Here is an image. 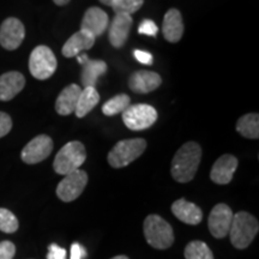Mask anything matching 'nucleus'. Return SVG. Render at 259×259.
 <instances>
[{
    "instance_id": "1",
    "label": "nucleus",
    "mask_w": 259,
    "mask_h": 259,
    "mask_svg": "<svg viewBox=\"0 0 259 259\" xmlns=\"http://www.w3.org/2000/svg\"><path fill=\"white\" fill-rule=\"evenodd\" d=\"M202 160V148L196 142H187L174 155L170 173L178 183H189L196 176Z\"/></svg>"
},
{
    "instance_id": "2",
    "label": "nucleus",
    "mask_w": 259,
    "mask_h": 259,
    "mask_svg": "<svg viewBox=\"0 0 259 259\" xmlns=\"http://www.w3.org/2000/svg\"><path fill=\"white\" fill-rule=\"evenodd\" d=\"M259 231V223L254 216L246 211H239L233 215L231 229L232 245L239 250H244L253 241Z\"/></svg>"
},
{
    "instance_id": "3",
    "label": "nucleus",
    "mask_w": 259,
    "mask_h": 259,
    "mask_svg": "<svg viewBox=\"0 0 259 259\" xmlns=\"http://www.w3.org/2000/svg\"><path fill=\"white\" fill-rule=\"evenodd\" d=\"M87 160V150L83 143L78 141L69 142L58 151L53 162L56 173L67 176L72 171L79 169Z\"/></svg>"
},
{
    "instance_id": "4",
    "label": "nucleus",
    "mask_w": 259,
    "mask_h": 259,
    "mask_svg": "<svg viewBox=\"0 0 259 259\" xmlns=\"http://www.w3.org/2000/svg\"><path fill=\"white\" fill-rule=\"evenodd\" d=\"M145 240L157 250L169 248L174 242V232L166 220L158 215H149L144 220Z\"/></svg>"
},
{
    "instance_id": "5",
    "label": "nucleus",
    "mask_w": 259,
    "mask_h": 259,
    "mask_svg": "<svg viewBox=\"0 0 259 259\" xmlns=\"http://www.w3.org/2000/svg\"><path fill=\"white\" fill-rule=\"evenodd\" d=\"M147 149V141L143 138L124 139L118 142L111 151L108 160L109 166L113 168H124L137 160Z\"/></svg>"
},
{
    "instance_id": "6",
    "label": "nucleus",
    "mask_w": 259,
    "mask_h": 259,
    "mask_svg": "<svg viewBox=\"0 0 259 259\" xmlns=\"http://www.w3.org/2000/svg\"><path fill=\"white\" fill-rule=\"evenodd\" d=\"M58 61L50 47L40 45L32 50L29 58V71L36 79L45 80L51 78L57 71Z\"/></svg>"
},
{
    "instance_id": "7",
    "label": "nucleus",
    "mask_w": 259,
    "mask_h": 259,
    "mask_svg": "<svg viewBox=\"0 0 259 259\" xmlns=\"http://www.w3.org/2000/svg\"><path fill=\"white\" fill-rule=\"evenodd\" d=\"M157 116V111L153 106L138 103L127 107V109L122 113V121L131 131H143L156 122Z\"/></svg>"
},
{
    "instance_id": "8",
    "label": "nucleus",
    "mask_w": 259,
    "mask_h": 259,
    "mask_svg": "<svg viewBox=\"0 0 259 259\" xmlns=\"http://www.w3.org/2000/svg\"><path fill=\"white\" fill-rule=\"evenodd\" d=\"M88 184V174L82 169H77L72 173L64 176L57 187V196L65 203L76 200L83 193Z\"/></svg>"
},
{
    "instance_id": "9",
    "label": "nucleus",
    "mask_w": 259,
    "mask_h": 259,
    "mask_svg": "<svg viewBox=\"0 0 259 259\" xmlns=\"http://www.w3.org/2000/svg\"><path fill=\"white\" fill-rule=\"evenodd\" d=\"M53 141L50 136H37L23 148L21 153L22 161L28 164H36L38 162H42L50 156L53 150Z\"/></svg>"
},
{
    "instance_id": "10",
    "label": "nucleus",
    "mask_w": 259,
    "mask_h": 259,
    "mask_svg": "<svg viewBox=\"0 0 259 259\" xmlns=\"http://www.w3.org/2000/svg\"><path fill=\"white\" fill-rule=\"evenodd\" d=\"M25 37L24 24L18 18L9 17L0 25V45L8 51H15Z\"/></svg>"
},
{
    "instance_id": "11",
    "label": "nucleus",
    "mask_w": 259,
    "mask_h": 259,
    "mask_svg": "<svg viewBox=\"0 0 259 259\" xmlns=\"http://www.w3.org/2000/svg\"><path fill=\"white\" fill-rule=\"evenodd\" d=\"M232 209L227 204L220 203L215 205L209 215L208 226L211 235L216 239H222L228 235L233 220Z\"/></svg>"
},
{
    "instance_id": "12",
    "label": "nucleus",
    "mask_w": 259,
    "mask_h": 259,
    "mask_svg": "<svg viewBox=\"0 0 259 259\" xmlns=\"http://www.w3.org/2000/svg\"><path fill=\"white\" fill-rule=\"evenodd\" d=\"M108 25V15L100 8L93 6V8L87 10L85 14H84L82 22H80V30L89 32L96 38L103 35Z\"/></svg>"
},
{
    "instance_id": "13",
    "label": "nucleus",
    "mask_w": 259,
    "mask_h": 259,
    "mask_svg": "<svg viewBox=\"0 0 259 259\" xmlns=\"http://www.w3.org/2000/svg\"><path fill=\"white\" fill-rule=\"evenodd\" d=\"M161 76L154 71L139 70L130 76L128 88L136 94H148L161 85Z\"/></svg>"
},
{
    "instance_id": "14",
    "label": "nucleus",
    "mask_w": 259,
    "mask_h": 259,
    "mask_svg": "<svg viewBox=\"0 0 259 259\" xmlns=\"http://www.w3.org/2000/svg\"><path fill=\"white\" fill-rule=\"evenodd\" d=\"M134 19L130 15L115 14L109 25L108 40L114 48H121L127 41Z\"/></svg>"
},
{
    "instance_id": "15",
    "label": "nucleus",
    "mask_w": 259,
    "mask_h": 259,
    "mask_svg": "<svg viewBox=\"0 0 259 259\" xmlns=\"http://www.w3.org/2000/svg\"><path fill=\"white\" fill-rule=\"evenodd\" d=\"M236 168H238V158L231 154L222 155L213 163L210 171V179L218 185H227L232 181Z\"/></svg>"
},
{
    "instance_id": "16",
    "label": "nucleus",
    "mask_w": 259,
    "mask_h": 259,
    "mask_svg": "<svg viewBox=\"0 0 259 259\" xmlns=\"http://www.w3.org/2000/svg\"><path fill=\"white\" fill-rule=\"evenodd\" d=\"M184 21L181 12L177 9H169L166 12L162 23V34L170 44H177L181 40L184 35Z\"/></svg>"
},
{
    "instance_id": "17",
    "label": "nucleus",
    "mask_w": 259,
    "mask_h": 259,
    "mask_svg": "<svg viewBox=\"0 0 259 259\" xmlns=\"http://www.w3.org/2000/svg\"><path fill=\"white\" fill-rule=\"evenodd\" d=\"M25 87L24 76L18 71H10L0 76V101H10Z\"/></svg>"
},
{
    "instance_id": "18",
    "label": "nucleus",
    "mask_w": 259,
    "mask_h": 259,
    "mask_svg": "<svg viewBox=\"0 0 259 259\" xmlns=\"http://www.w3.org/2000/svg\"><path fill=\"white\" fill-rule=\"evenodd\" d=\"M171 212L178 220L186 225L197 226L202 222L203 211L196 204L189 202V200L181 198L171 204Z\"/></svg>"
},
{
    "instance_id": "19",
    "label": "nucleus",
    "mask_w": 259,
    "mask_h": 259,
    "mask_svg": "<svg viewBox=\"0 0 259 259\" xmlns=\"http://www.w3.org/2000/svg\"><path fill=\"white\" fill-rule=\"evenodd\" d=\"M94 45H95V37L89 32L79 30L74 32L72 36L65 42L63 48H61V53L65 58L77 57L83 51L92 50Z\"/></svg>"
},
{
    "instance_id": "20",
    "label": "nucleus",
    "mask_w": 259,
    "mask_h": 259,
    "mask_svg": "<svg viewBox=\"0 0 259 259\" xmlns=\"http://www.w3.org/2000/svg\"><path fill=\"white\" fill-rule=\"evenodd\" d=\"M82 88L77 84H70L61 90L56 101V111L59 115H70L74 113Z\"/></svg>"
},
{
    "instance_id": "21",
    "label": "nucleus",
    "mask_w": 259,
    "mask_h": 259,
    "mask_svg": "<svg viewBox=\"0 0 259 259\" xmlns=\"http://www.w3.org/2000/svg\"><path fill=\"white\" fill-rule=\"evenodd\" d=\"M107 72V64L103 60L90 59L88 58L82 64V73H80V80H82L83 88H95L99 77L103 76Z\"/></svg>"
},
{
    "instance_id": "22",
    "label": "nucleus",
    "mask_w": 259,
    "mask_h": 259,
    "mask_svg": "<svg viewBox=\"0 0 259 259\" xmlns=\"http://www.w3.org/2000/svg\"><path fill=\"white\" fill-rule=\"evenodd\" d=\"M99 102L100 94L97 93L96 88H92V87L84 88L79 95L74 114L77 115V118H84V116L88 115L95 108Z\"/></svg>"
},
{
    "instance_id": "23",
    "label": "nucleus",
    "mask_w": 259,
    "mask_h": 259,
    "mask_svg": "<svg viewBox=\"0 0 259 259\" xmlns=\"http://www.w3.org/2000/svg\"><path fill=\"white\" fill-rule=\"evenodd\" d=\"M236 131L242 137L248 139L259 138V114L258 113H248L239 118L236 122Z\"/></svg>"
},
{
    "instance_id": "24",
    "label": "nucleus",
    "mask_w": 259,
    "mask_h": 259,
    "mask_svg": "<svg viewBox=\"0 0 259 259\" xmlns=\"http://www.w3.org/2000/svg\"><path fill=\"white\" fill-rule=\"evenodd\" d=\"M131 99H130L128 95L126 94H119V95H115L112 97L111 100L103 103L102 106V113L107 116H113L116 114H122L127 107L131 105Z\"/></svg>"
},
{
    "instance_id": "25",
    "label": "nucleus",
    "mask_w": 259,
    "mask_h": 259,
    "mask_svg": "<svg viewBox=\"0 0 259 259\" xmlns=\"http://www.w3.org/2000/svg\"><path fill=\"white\" fill-rule=\"evenodd\" d=\"M185 259H213V254L205 242L194 240L185 247Z\"/></svg>"
},
{
    "instance_id": "26",
    "label": "nucleus",
    "mask_w": 259,
    "mask_h": 259,
    "mask_svg": "<svg viewBox=\"0 0 259 259\" xmlns=\"http://www.w3.org/2000/svg\"><path fill=\"white\" fill-rule=\"evenodd\" d=\"M18 220L10 210L0 208V231L11 234L18 229Z\"/></svg>"
},
{
    "instance_id": "27",
    "label": "nucleus",
    "mask_w": 259,
    "mask_h": 259,
    "mask_svg": "<svg viewBox=\"0 0 259 259\" xmlns=\"http://www.w3.org/2000/svg\"><path fill=\"white\" fill-rule=\"evenodd\" d=\"M144 4V0H118L114 5L112 6L113 11L115 14H124L131 16L137 12Z\"/></svg>"
},
{
    "instance_id": "28",
    "label": "nucleus",
    "mask_w": 259,
    "mask_h": 259,
    "mask_svg": "<svg viewBox=\"0 0 259 259\" xmlns=\"http://www.w3.org/2000/svg\"><path fill=\"white\" fill-rule=\"evenodd\" d=\"M138 32L142 35H148V36H155L158 32V28L154 21H151V19H144L139 24Z\"/></svg>"
},
{
    "instance_id": "29",
    "label": "nucleus",
    "mask_w": 259,
    "mask_h": 259,
    "mask_svg": "<svg viewBox=\"0 0 259 259\" xmlns=\"http://www.w3.org/2000/svg\"><path fill=\"white\" fill-rule=\"evenodd\" d=\"M16 253V246L11 241L0 242V259H12Z\"/></svg>"
},
{
    "instance_id": "30",
    "label": "nucleus",
    "mask_w": 259,
    "mask_h": 259,
    "mask_svg": "<svg viewBox=\"0 0 259 259\" xmlns=\"http://www.w3.org/2000/svg\"><path fill=\"white\" fill-rule=\"evenodd\" d=\"M12 128V119L8 113L0 112V138L5 137Z\"/></svg>"
},
{
    "instance_id": "31",
    "label": "nucleus",
    "mask_w": 259,
    "mask_h": 259,
    "mask_svg": "<svg viewBox=\"0 0 259 259\" xmlns=\"http://www.w3.org/2000/svg\"><path fill=\"white\" fill-rule=\"evenodd\" d=\"M47 259H66V251L57 244H52L48 247Z\"/></svg>"
},
{
    "instance_id": "32",
    "label": "nucleus",
    "mask_w": 259,
    "mask_h": 259,
    "mask_svg": "<svg viewBox=\"0 0 259 259\" xmlns=\"http://www.w3.org/2000/svg\"><path fill=\"white\" fill-rule=\"evenodd\" d=\"M134 56L141 64H143V65H151V64H153V56H151L149 52L136 50L134 52Z\"/></svg>"
},
{
    "instance_id": "33",
    "label": "nucleus",
    "mask_w": 259,
    "mask_h": 259,
    "mask_svg": "<svg viewBox=\"0 0 259 259\" xmlns=\"http://www.w3.org/2000/svg\"><path fill=\"white\" fill-rule=\"evenodd\" d=\"M85 250L78 242H74L71 246V259H83L85 257Z\"/></svg>"
},
{
    "instance_id": "34",
    "label": "nucleus",
    "mask_w": 259,
    "mask_h": 259,
    "mask_svg": "<svg viewBox=\"0 0 259 259\" xmlns=\"http://www.w3.org/2000/svg\"><path fill=\"white\" fill-rule=\"evenodd\" d=\"M99 2L106 6H113L118 0H99Z\"/></svg>"
},
{
    "instance_id": "35",
    "label": "nucleus",
    "mask_w": 259,
    "mask_h": 259,
    "mask_svg": "<svg viewBox=\"0 0 259 259\" xmlns=\"http://www.w3.org/2000/svg\"><path fill=\"white\" fill-rule=\"evenodd\" d=\"M53 3L58 6H64V5L69 4L70 0H53Z\"/></svg>"
},
{
    "instance_id": "36",
    "label": "nucleus",
    "mask_w": 259,
    "mask_h": 259,
    "mask_svg": "<svg viewBox=\"0 0 259 259\" xmlns=\"http://www.w3.org/2000/svg\"><path fill=\"white\" fill-rule=\"evenodd\" d=\"M111 259H130V258L126 257V255H116V257H113Z\"/></svg>"
}]
</instances>
